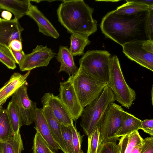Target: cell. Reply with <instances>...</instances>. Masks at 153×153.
<instances>
[{
	"label": "cell",
	"instance_id": "obj_1",
	"mask_svg": "<svg viewBox=\"0 0 153 153\" xmlns=\"http://www.w3.org/2000/svg\"><path fill=\"white\" fill-rule=\"evenodd\" d=\"M148 11L131 15L110 11L102 19L101 30L106 38L121 46L131 41L148 39L145 28Z\"/></svg>",
	"mask_w": 153,
	"mask_h": 153
},
{
	"label": "cell",
	"instance_id": "obj_2",
	"mask_svg": "<svg viewBox=\"0 0 153 153\" xmlns=\"http://www.w3.org/2000/svg\"><path fill=\"white\" fill-rule=\"evenodd\" d=\"M57 10L58 21L72 34L88 37L96 32L97 22L94 9L83 0L62 1Z\"/></svg>",
	"mask_w": 153,
	"mask_h": 153
},
{
	"label": "cell",
	"instance_id": "obj_3",
	"mask_svg": "<svg viewBox=\"0 0 153 153\" xmlns=\"http://www.w3.org/2000/svg\"><path fill=\"white\" fill-rule=\"evenodd\" d=\"M115 101L113 93L107 85L99 97L84 108L81 116L80 125L88 137L98 126L108 105Z\"/></svg>",
	"mask_w": 153,
	"mask_h": 153
},
{
	"label": "cell",
	"instance_id": "obj_4",
	"mask_svg": "<svg viewBox=\"0 0 153 153\" xmlns=\"http://www.w3.org/2000/svg\"><path fill=\"white\" fill-rule=\"evenodd\" d=\"M111 54L105 50H89L79 60V69L95 79L107 84L109 79Z\"/></svg>",
	"mask_w": 153,
	"mask_h": 153
},
{
	"label": "cell",
	"instance_id": "obj_5",
	"mask_svg": "<svg viewBox=\"0 0 153 153\" xmlns=\"http://www.w3.org/2000/svg\"><path fill=\"white\" fill-rule=\"evenodd\" d=\"M107 86L114 95L115 100L129 109L136 99L135 91L126 82L117 57H111L109 63V79Z\"/></svg>",
	"mask_w": 153,
	"mask_h": 153
},
{
	"label": "cell",
	"instance_id": "obj_6",
	"mask_svg": "<svg viewBox=\"0 0 153 153\" xmlns=\"http://www.w3.org/2000/svg\"><path fill=\"white\" fill-rule=\"evenodd\" d=\"M68 79L84 108L99 97L107 85L106 83L95 79L79 69L75 74L69 76Z\"/></svg>",
	"mask_w": 153,
	"mask_h": 153
},
{
	"label": "cell",
	"instance_id": "obj_7",
	"mask_svg": "<svg viewBox=\"0 0 153 153\" xmlns=\"http://www.w3.org/2000/svg\"><path fill=\"white\" fill-rule=\"evenodd\" d=\"M124 110L114 102L110 104L97 126L99 132L98 146L103 142L117 141L114 135L121 124Z\"/></svg>",
	"mask_w": 153,
	"mask_h": 153
},
{
	"label": "cell",
	"instance_id": "obj_8",
	"mask_svg": "<svg viewBox=\"0 0 153 153\" xmlns=\"http://www.w3.org/2000/svg\"><path fill=\"white\" fill-rule=\"evenodd\" d=\"M123 52L131 60L153 71V40H136L122 45Z\"/></svg>",
	"mask_w": 153,
	"mask_h": 153
},
{
	"label": "cell",
	"instance_id": "obj_9",
	"mask_svg": "<svg viewBox=\"0 0 153 153\" xmlns=\"http://www.w3.org/2000/svg\"><path fill=\"white\" fill-rule=\"evenodd\" d=\"M27 82L19 88L12 95L11 101L14 104L19 115L22 125L28 126L34 121L36 103L29 98Z\"/></svg>",
	"mask_w": 153,
	"mask_h": 153
},
{
	"label": "cell",
	"instance_id": "obj_10",
	"mask_svg": "<svg viewBox=\"0 0 153 153\" xmlns=\"http://www.w3.org/2000/svg\"><path fill=\"white\" fill-rule=\"evenodd\" d=\"M59 98L70 114L75 121L81 117L84 109L81 105L73 84L68 79L60 82Z\"/></svg>",
	"mask_w": 153,
	"mask_h": 153
},
{
	"label": "cell",
	"instance_id": "obj_11",
	"mask_svg": "<svg viewBox=\"0 0 153 153\" xmlns=\"http://www.w3.org/2000/svg\"><path fill=\"white\" fill-rule=\"evenodd\" d=\"M56 54L46 46L38 45L31 53L26 54L19 67L20 70L28 71L36 68L47 66Z\"/></svg>",
	"mask_w": 153,
	"mask_h": 153
},
{
	"label": "cell",
	"instance_id": "obj_12",
	"mask_svg": "<svg viewBox=\"0 0 153 153\" xmlns=\"http://www.w3.org/2000/svg\"><path fill=\"white\" fill-rule=\"evenodd\" d=\"M24 30L18 20L0 21V46L8 49L10 42L14 39L22 41V32Z\"/></svg>",
	"mask_w": 153,
	"mask_h": 153
},
{
	"label": "cell",
	"instance_id": "obj_13",
	"mask_svg": "<svg viewBox=\"0 0 153 153\" xmlns=\"http://www.w3.org/2000/svg\"><path fill=\"white\" fill-rule=\"evenodd\" d=\"M41 101L43 106H48L50 108L61 124L69 126L73 123L71 116L59 97L52 93H47L43 95Z\"/></svg>",
	"mask_w": 153,
	"mask_h": 153
},
{
	"label": "cell",
	"instance_id": "obj_14",
	"mask_svg": "<svg viewBox=\"0 0 153 153\" xmlns=\"http://www.w3.org/2000/svg\"><path fill=\"white\" fill-rule=\"evenodd\" d=\"M26 15L36 22L39 32L54 39H57L59 37V34L56 30L36 6L30 3Z\"/></svg>",
	"mask_w": 153,
	"mask_h": 153
},
{
	"label": "cell",
	"instance_id": "obj_15",
	"mask_svg": "<svg viewBox=\"0 0 153 153\" xmlns=\"http://www.w3.org/2000/svg\"><path fill=\"white\" fill-rule=\"evenodd\" d=\"M31 71L22 74L15 72L10 79L0 88V109L7 100L22 85L27 82V79L30 74Z\"/></svg>",
	"mask_w": 153,
	"mask_h": 153
},
{
	"label": "cell",
	"instance_id": "obj_16",
	"mask_svg": "<svg viewBox=\"0 0 153 153\" xmlns=\"http://www.w3.org/2000/svg\"><path fill=\"white\" fill-rule=\"evenodd\" d=\"M34 122V128L37 130L53 151L61 150L59 146L55 141L51 135L47 120L43 114L42 108H35Z\"/></svg>",
	"mask_w": 153,
	"mask_h": 153
},
{
	"label": "cell",
	"instance_id": "obj_17",
	"mask_svg": "<svg viewBox=\"0 0 153 153\" xmlns=\"http://www.w3.org/2000/svg\"><path fill=\"white\" fill-rule=\"evenodd\" d=\"M42 110L53 138L64 153H68L62 135L61 124L55 117L49 107L44 105Z\"/></svg>",
	"mask_w": 153,
	"mask_h": 153
},
{
	"label": "cell",
	"instance_id": "obj_18",
	"mask_svg": "<svg viewBox=\"0 0 153 153\" xmlns=\"http://www.w3.org/2000/svg\"><path fill=\"white\" fill-rule=\"evenodd\" d=\"M141 121L123 110L121 125L114 135L115 139L119 140L120 137L141 129Z\"/></svg>",
	"mask_w": 153,
	"mask_h": 153
},
{
	"label": "cell",
	"instance_id": "obj_19",
	"mask_svg": "<svg viewBox=\"0 0 153 153\" xmlns=\"http://www.w3.org/2000/svg\"><path fill=\"white\" fill-rule=\"evenodd\" d=\"M57 62L60 63L58 73L64 71L69 76L75 74L78 68L76 66L73 56L67 46H60L56 58Z\"/></svg>",
	"mask_w": 153,
	"mask_h": 153
},
{
	"label": "cell",
	"instance_id": "obj_20",
	"mask_svg": "<svg viewBox=\"0 0 153 153\" xmlns=\"http://www.w3.org/2000/svg\"><path fill=\"white\" fill-rule=\"evenodd\" d=\"M30 1V0H0V8L13 13L16 20H18L28 11Z\"/></svg>",
	"mask_w": 153,
	"mask_h": 153
},
{
	"label": "cell",
	"instance_id": "obj_21",
	"mask_svg": "<svg viewBox=\"0 0 153 153\" xmlns=\"http://www.w3.org/2000/svg\"><path fill=\"white\" fill-rule=\"evenodd\" d=\"M126 2L117 7L113 12L119 14L131 15L147 11L152 7L151 5L143 3L139 0H126Z\"/></svg>",
	"mask_w": 153,
	"mask_h": 153
},
{
	"label": "cell",
	"instance_id": "obj_22",
	"mask_svg": "<svg viewBox=\"0 0 153 153\" xmlns=\"http://www.w3.org/2000/svg\"><path fill=\"white\" fill-rule=\"evenodd\" d=\"M119 140V153H131L135 146L143 142V139L135 131L121 137Z\"/></svg>",
	"mask_w": 153,
	"mask_h": 153
},
{
	"label": "cell",
	"instance_id": "obj_23",
	"mask_svg": "<svg viewBox=\"0 0 153 153\" xmlns=\"http://www.w3.org/2000/svg\"><path fill=\"white\" fill-rule=\"evenodd\" d=\"M24 149L20 134L6 141H0V153H21Z\"/></svg>",
	"mask_w": 153,
	"mask_h": 153
},
{
	"label": "cell",
	"instance_id": "obj_24",
	"mask_svg": "<svg viewBox=\"0 0 153 153\" xmlns=\"http://www.w3.org/2000/svg\"><path fill=\"white\" fill-rule=\"evenodd\" d=\"M91 43L88 37L72 34L69 48L70 52L73 56L83 55L85 48Z\"/></svg>",
	"mask_w": 153,
	"mask_h": 153
},
{
	"label": "cell",
	"instance_id": "obj_25",
	"mask_svg": "<svg viewBox=\"0 0 153 153\" xmlns=\"http://www.w3.org/2000/svg\"><path fill=\"white\" fill-rule=\"evenodd\" d=\"M13 136L6 109H0V141H5Z\"/></svg>",
	"mask_w": 153,
	"mask_h": 153
},
{
	"label": "cell",
	"instance_id": "obj_26",
	"mask_svg": "<svg viewBox=\"0 0 153 153\" xmlns=\"http://www.w3.org/2000/svg\"><path fill=\"white\" fill-rule=\"evenodd\" d=\"M6 110L12 129L13 135L20 134V128L22 125L16 108L11 101L9 103Z\"/></svg>",
	"mask_w": 153,
	"mask_h": 153
},
{
	"label": "cell",
	"instance_id": "obj_27",
	"mask_svg": "<svg viewBox=\"0 0 153 153\" xmlns=\"http://www.w3.org/2000/svg\"><path fill=\"white\" fill-rule=\"evenodd\" d=\"M36 131L32 147L33 153H56L51 150L39 131Z\"/></svg>",
	"mask_w": 153,
	"mask_h": 153
},
{
	"label": "cell",
	"instance_id": "obj_28",
	"mask_svg": "<svg viewBox=\"0 0 153 153\" xmlns=\"http://www.w3.org/2000/svg\"><path fill=\"white\" fill-rule=\"evenodd\" d=\"M63 140L68 153H75L72 140L71 125L66 126L61 124Z\"/></svg>",
	"mask_w": 153,
	"mask_h": 153
},
{
	"label": "cell",
	"instance_id": "obj_29",
	"mask_svg": "<svg viewBox=\"0 0 153 153\" xmlns=\"http://www.w3.org/2000/svg\"><path fill=\"white\" fill-rule=\"evenodd\" d=\"M0 62L9 69H14L16 67V62L9 50L1 46Z\"/></svg>",
	"mask_w": 153,
	"mask_h": 153
},
{
	"label": "cell",
	"instance_id": "obj_30",
	"mask_svg": "<svg viewBox=\"0 0 153 153\" xmlns=\"http://www.w3.org/2000/svg\"><path fill=\"white\" fill-rule=\"evenodd\" d=\"M99 136V129L97 126L90 136L88 137V147L87 153H97L98 148Z\"/></svg>",
	"mask_w": 153,
	"mask_h": 153
},
{
	"label": "cell",
	"instance_id": "obj_31",
	"mask_svg": "<svg viewBox=\"0 0 153 153\" xmlns=\"http://www.w3.org/2000/svg\"><path fill=\"white\" fill-rule=\"evenodd\" d=\"M97 153H119L116 141L103 142L98 146Z\"/></svg>",
	"mask_w": 153,
	"mask_h": 153
},
{
	"label": "cell",
	"instance_id": "obj_32",
	"mask_svg": "<svg viewBox=\"0 0 153 153\" xmlns=\"http://www.w3.org/2000/svg\"><path fill=\"white\" fill-rule=\"evenodd\" d=\"M145 28V34L147 39L153 40V7L147 11Z\"/></svg>",
	"mask_w": 153,
	"mask_h": 153
},
{
	"label": "cell",
	"instance_id": "obj_33",
	"mask_svg": "<svg viewBox=\"0 0 153 153\" xmlns=\"http://www.w3.org/2000/svg\"><path fill=\"white\" fill-rule=\"evenodd\" d=\"M71 130L75 153H80L81 150V138L79 133L77 130L73 123L71 124Z\"/></svg>",
	"mask_w": 153,
	"mask_h": 153
},
{
	"label": "cell",
	"instance_id": "obj_34",
	"mask_svg": "<svg viewBox=\"0 0 153 153\" xmlns=\"http://www.w3.org/2000/svg\"><path fill=\"white\" fill-rule=\"evenodd\" d=\"M12 56L14 59L16 63L20 66L25 58L26 54L23 50L17 51L13 50L9 47L8 49Z\"/></svg>",
	"mask_w": 153,
	"mask_h": 153
},
{
	"label": "cell",
	"instance_id": "obj_35",
	"mask_svg": "<svg viewBox=\"0 0 153 153\" xmlns=\"http://www.w3.org/2000/svg\"><path fill=\"white\" fill-rule=\"evenodd\" d=\"M143 146L140 153H153V137L143 139Z\"/></svg>",
	"mask_w": 153,
	"mask_h": 153
},
{
	"label": "cell",
	"instance_id": "obj_36",
	"mask_svg": "<svg viewBox=\"0 0 153 153\" xmlns=\"http://www.w3.org/2000/svg\"><path fill=\"white\" fill-rule=\"evenodd\" d=\"M141 128L144 132L153 136V120L146 119L141 121Z\"/></svg>",
	"mask_w": 153,
	"mask_h": 153
},
{
	"label": "cell",
	"instance_id": "obj_37",
	"mask_svg": "<svg viewBox=\"0 0 153 153\" xmlns=\"http://www.w3.org/2000/svg\"><path fill=\"white\" fill-rule=\"evenodd\" d=\"M9 47L15 51H19L22 50V42L18 39L12 40L10 43Z\"/></svg>",
	"mask_w": 153,
	"mask_h": 153
},
{
	"label": "cell",
	"instance_id": "obj_38",
	"mask_svg": "<svg viewBox=\"0 0 153 153\" xmlns=\"http://www.w3.org/2000/svg\"><path fill=\"white\" fill-rule=\"evenodd\" d=\"M143 142L135 146L131 153H140L143 146Z\"/></svg>",
	"mask_w": 153,
	"mask_h": 153
},
{
	"label": "cell",
	"instance_id": "obj_39",
	"mask_svg": "<svg viewBox=\"0 0 153 153\" xmlns=\"http://www.w3.org/2000/svg\"><path fill=\"white\" fill-rule=\"evenodd\" d=\"M1 17L3 19L9 20L11 19L12 17V14L11 13L7 11H3L1 14Z\"/></svg>",
	"mask_w": 153,
	"mask_h": 153
},
{
	"label": "cell",
	"instance_id": "obj_40",
	"mask_svg": "<svg viewBox=\"0 0 153 153\" xmlns=\"http://www.w3.org/2000/svg\"><path fill=\"white\" fill-rule=\"evenodd\" d=\"M153 88H152V104H153V96H152V95H153Z\"/></svg>",
	"mask_w": 153,
	"mask_h": 153
},
{
	"label": "cell",
	"instance_id": "obj_41",
	"mask_svg": "<svg viewBox=\"0 0 153 153\" xmlns=\"http://www.w3.org/2000/svg\"><path fill=\"white\" fill-rule=\"evenodd\" d=\"M80 153H84V152H83L81 149L80 151Z\"/></svg>",
	"mask_w": 153,
	"mask_h": 153
},
{
	"label": "cell",
	"instance_id": "obj_42",
	"mask_svg": "<svg viewBox=\"0 0 153 153\" xmlns=\"http://www.w3.org/2000/svg\"><path fill=\"white\" fill-rule=\"evenodd\" d=\"M1 19V18H0V21Z\"/></svg>",
	"mask_w": 153,
	"mask_h": 153
},
{
	"label": "cell",
	"instance_id": "obj_43",
	"mask_svg": "<svg viewBox=\"0 0 153 153\" xmlns=\"http://www.w3.org/2000/svg\"></svg>",
	"mask_w": 153,
	"mask_h": 153
}]
</instances>
